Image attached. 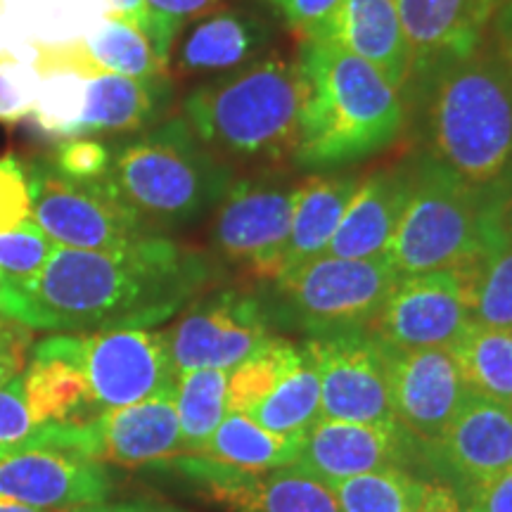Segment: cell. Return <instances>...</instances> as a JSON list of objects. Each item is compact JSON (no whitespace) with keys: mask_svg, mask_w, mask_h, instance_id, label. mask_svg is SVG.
Instances as JSON below:
<instances>
[{"mask_svg":"<svg viewBox=\"0 0 512 512\" xmlns=\"http://www.w3.org/2000/svg\"><path fill=\"white\" fill-rule=\"evenodd\" d=\"M112 475L105 463L57 448H19L0 456V496L43 510L105 503Z\"/></svg>","mask_w":512,"mask_h":512,"instance_id":"obj_18","label":"cell"},{"mask_svg":"<svg viewBox=\"0 0 512 512\" xmlns=\"http://www.w3.org/2000/svg\"><path fill=\"white\" fill-rule=\"evenodd\" d=\"M411 188V157L363 174L325 254L337 259H373L387 254Z\"/></svg>","mask_w":512,"mask_h":512,"instance_id":"obj_21","label":"cell"},{"mask_svg":"<svg viewBox=\"0 0 512 512\" xmlns=\"http://www.w3.org/2000/svg\"><path fill=\"white\" fill-rule=\"evenodd\" d=\"M273 41V24L266 17L245 8L211 10L195 19L183 36L176 53V72L190 76H214L238 72L249 62L268 53Z\"/></svg>","mask_w":512,"mask_h":512,"instance_id":"obj_24","label":"cell"},{"mask_svg":"<svg viewBox=\"0 0 512 512\" xmlns=\"http://www.w3.org/2000/svg\"><path fill=\"white\" fill-rule=\"evenodd\" d=\"M425 484L401 467L366 472L325 484L342 512H418Z\"/></svg>","mask_w":512,"mask_h":512,"instance_id":"obj_34","label":"cell"},{"mask_svg":"<svg viewBox=\"0 0 512 512\" xmlns=\"http://www.w3.org/2000/svg\"><path fill=\"white\" fill-rule=\"evenodd\" d=\"M74 512H178L171 508H162V505L145 503V501H128V503H98V505H86Z\"/></svg>","mask_w":512,"mask_h":512,"instance_id":"obj_48","label":"cell"},{"mask_svg":"<svg viewBox=\"0 0 512 512\" xmlns=\"http://www.w3.org/2000/svg\"><path fill=\"white\" fill-rule=\"evenodd\" d=\"M3 290H5V275L0 271V297H3Z\"/></svg>","mask_w":512,"mask_h":512,"instance_id":"obj_50","label":"cell"},{"mask_svg":"<svg viewBox=\"0 0 512 512\" xmlns=\"http://www.w3.org/2000/svg\"><path fill=\"white\" fill-rule=\"evenodd\" d=\"M22 387L31 418L38 425H79L98 415L79 366L64 356L48 335L31 344Z\"/></svg>","mask_w":512,"mask_h":512,"instance_id":"obj_27","label":"cell"},{"mask_svg":"<svg viewBox=\"0 0 512 512\" xmlns=\"http://www.w3.org/2000/svg\"><path fill=\"white\" fill-rule=\"evenodd\" d=\"M302 361V347H294L287 339L273 337L264 349L228 370L226 411L247 415L266 396H271L294 368L302 366Z\"/></svg>","mask_w":512,"mask_h":512,"instance_id":"obj_35","label":"cell"},{"mask_svg":"<svg viewBox=\"0 0 512 512\" xmlns=\"http://www.w3.org/2000/svg\"><path fill=\"white\" fill-rule=\"evenodd\" d=\"M256 3L266 5L287 29L299 38H306L337 10L342 0H256Z\"/></svg>","mask_w":512,"mask_h":512,"instance_id":"obj_42","label":"cell"},{"mask_svg":"<svg viewBox=\"0 0 512 512\" xmlns=\"http://www.w3.org/2000/svg\"><path fill=\"white\" fill-rule=\"evenodd\" d=\"M304 351V349H302ZM320 415V380L313 363L306 358L271 396L247 413L256 425L287 437H306Z\"/></svg>","mask_w":512,"mask_h":512,"instance_id":"obj_33","label":"cell"},{"mask_svg":"<svg viewBox=\"0 0 512 512\" xmlns=\"http://www.w3.org/2000/svg\"><path fill=\"white\" fill-rule=\"evenodd\" d=\"M107 5L112 8V15L124 19V22L133 24L138 31H143V36L150 41L155 36V19H152V12L147 8L145 0H107Z\"/></svg>","mask_w":512,"mask_h":512,"instance_id":"obj_46","label":"cell"},{"mask_svg":"<svg viewBox=\"0 0 512 512\" xmlns=\"http://www.w3.org/2000/svg\"><path fill=\"white\" fill-rule=\"evenodd\" d=\"M145 3L152 12V19H155L152 50L166 67H169L174 43L181 36L185 24L195 22V19L219 8V0H145Z\"/></svg>","mask_w":512,"mask_h":512,"instance_id":"obj_38","label":"cell"},{"mask_svg":"<svg viewBox=\"0 0 512 512\" xmlns=\"http://www.w3.org/2000/svg\"><path fill=\"white\" fill-rule=\"evenodd\" d=\"M470 325L456 271H430L401 275L366 330L389 349H448Z\"/></svg>","mask_w":512,"mask_h":512,"instance_id":"obj_15","label":"cell"},{"mask_svg":"<svg viewBox=\"0 0 512 512\" xmlns=\"http://www.w3.org/2000/svg\"><path fill=\"white\" fill-rule=\"evenodd\" d=\"M306 38L337 43L368 62L396 93L406 91L411 53L394 0H342Z\"/></svg>","mask_w":512,"mask_h":512,"instance_id":"obj_22","label":"cell"},{"mask_svg":"<svg viewBox=\"0 0 512 512\" xmlns=\"http://www.w3.org/2000/svg\"><path fill=\"white\" fill-rule=\"evenodd\" d=\"M384 356L394 420L408 437L432 448L467 396L456 358L446 347H384Z\"/></svg>","mask_w":512,"mask_h":512,"instance_id":"obj_16","label":"cell"},{"mask_svg":"<svg viewBox=\"0 0 512 512\" xmlns=\"http://www.w3.org/2000/svg\"><path fill=\"white\" fill-rule=\"evenodd\" d=\"M176 102L171 74L136 79L110 72L91 74L76 138L133 136L169 119Z\"/></svg>","mask_w":512,"mask_h":512,"instance_id":"obj_23","label":"cell"},{"mask_svg":"<svg viewBox=\"0 0 512 512\" xmlns=\"http://www.w3.org/2000/svg\"><path fill=\"white\" fill-rule=\"evenodd\" d=\"M31 221V195L24 159L15 152L0 157V233Z\"/></svg>","mask_w":512,"mask_h":512,"instance_id":"obj_41","label":"cell"},{"mask_svg":"<svg viewBox=\"0 0 512 512\" xmlns=\"http://www.w3.org/2000/svg\"><path fill=\"white\" fill-rule=\"evenodd\" d=\"M34 446L72 451L98 463L138 467L183 456L176 387L79 425H41ZM31 446V448H34Z\"/></svg>","mask_w":512,"mask_h":512,"instance_id":"obj_10","label":"cell"},{"mask_svg":"<svg viewBox=\"0 0 512 512\" xmlns=\"http://www.w3.org/2000/svg\"><path fill=\"white\" fill-rule=\"evenodd\" d=\"M302 349L320 380L318 420L396 422L389 401L387 356L366 328L309 337Z\"/></svg>","mask_w":512,"mask_h":512,"instance_id":"obj_13","label":"cell"},{"mask_svg":"<svg viewBox=\"0 0 512 512\" xmlns=\"http://www.w3.org/2000/svg\"><path fill=\"white\" fill-rule=\"evenodd\" d=\"M448 351L470 392L512 406V328L472 323Z\"/></svg>","mask_w":512,"mask_h":512,"instance_id":"obj_30","label":"cell"},{"mask_svg":"<svg viewBox=\"0 0 512 512\" xmlns=\"http://www.w3.org/2000/svg\"><path fill=\"white\" fill-rule=\"evenodd\" d=\"M48 337L79 366L98 415L176 387L178 373L164 332L128 328L50 332Z\"/></svg>","mask_w":512,"mask_h":512,"instance_id":"obj_9","label":"cell"},{"mask_svg":"<svg viewBox=\"0 0 512 512\" xmlns=\"http://www.w3.org/2000/svg\"><path fill=\"white\" fill-rule=\"evenodd\" d=\"M394 5L411 53V72L401 95L408 110L441 69L484 46L503 0H394Z\"/></svg>","mask_w":512,"mask_h":512,"instance_id":"obj_14","label":"cell"},{"mask_svg":"<svg viewBox=\"0 0 512 512\" xmlns=\"http://www.w3.org/2000/svg\"><path fill=\"white\" fill-rule=\"evenodd\" d=\"M420 150L489 200L512 197V81L489 38L408 105Z\"/></svg>","mask_w":512,"mask_h":512,"instance_id":"obj_3","label":"cell"},{"mask_svg":"<svg viewBox=\"0 0 512 512\" xmlns=\"http://www.w3.org/2000/svg\"><path fill=\"white\" fill-rule=\"evenodd\" d=\"M74 48L81 62L93 72L136 76V79L169 74V67L159 60L143 31L119 17L102 19Z\"/></svg>","mask_w":512,"mask_h":512,"instance_id":"obj_31","label":"cell"},{"mask_svg":"<svg viewBox=\"0 0 512 512\" xmlns=\"http://www.w3.org/2000/svg\"><path fill=\"white\" fill-rule=\"evenodd\" d=\"M489 43L512 81V0H503L489 29Z\"/></svg>","mask_w":512,"mask_h":512,"instance_id":"obj_45","label":"cell"},{"mask_svg":"<svg viewBox=\"0 0 512 512\" xmlns=\"http://www.w3.org/2000/svg\"><path fill=\"white\" fill-rule=\"evenodd\" d=\"M171 465L230 512H342L328 486L297 467L242 470L200 456L174 458Z\"/></svg>","mask_w":512,"mask_h":512,"instance_id":"obj_17","label":"cell"},{"mask_svg":"<svg viewBox=\"0 0 512 512\" xmlns=\"http://www.w3.org/2000/svg\"><path fill=\"white\" fill-rule=\"evenodd\" d=\"M0 512H74V510H43V508H34V505H24L0 496Z\"/></svg>","mask_w":512,"mask_h":512,"instance_id":"obj_49","label":"cell"},{"mask_svg":"<svg viewBox=\"0 0 512 512\" xmlns=\"http://www.w3.org/2000/svg\"><path fill=\"white\" fill-rule=\"evenodd\" d=\"M55 242L31 219L10 233H0V271L5 285H17L46 266L48 256L55 252Z\"/></svg>","mask_w":512,"mask_h":512,"instance_id":"obj_36","label":"cell"},{"mask_svg":"<svg viewBox=\"0 0 512 512\" xmlns=\"http://www.w3.org/2000/svg\"><path fill=\"white\" fill-rule=\"evenodd\" d=\"M110 152L102 181L157 235L202 219L235 181L233 166L214 155L183 117L121 138Z\"/></svg>","mask_w":512,"mask_h":512,"instance_id":"obj_5","label":"cell"},{"mask_svg":"<svg viewBox=\"0 0 512 512\" xmlns=\"http://www.w3.org/2000/svg\"><path fill=\"white\" fill-rule=\"evenodd\" d=\"M411 171V197L384 256L401 275L453 271L477 252L484 223L501 202L460 181L420 147Z\"/></svg>","mask_w":512,"mask_h":512,"instance_id":"obj_6","label":"cell"},{"mask_svg":"<svg viewBox=\"0 0 512 512\" xmlns=\"http://www.w3.org/2000/svg\"><path fill=\"white\" fill-rule=\"evenodd\" d=\"M408 434L399 422L318 420L306 434L297 470L330 484L366 472L401 467L408 463Z\"/></svg>","mask_w":512,"mask_h":512,"instance_id":"obj_19","label":"cell"},{"mask_svg":"<svg viewBox=\"0 0 512 512\" xmlns=\"http://www.w3.org/2000/svg\"><path fill=\"white\" fill-rule=\"evenodd\" d=\"M297 183L283 176H254L230 183L216 204L211 247L249 278L273 283L283 271Z\"/></svg>","mask_w":512,"mask_h":512,"instance_id":"obj_11","label":"cell"},{"mask_svg":"<svg viewBox=\"0 0 512 512\" xmlns=\"http://www.w3.org/2000/svg\"><path fill=\"white\" fill-rule=\"evenodd\" d=\"M41 86V72L34 64L0 57V124H19L31 117Z\"/></svg>","mask_w":512,"mask_h":512,"instance_id":"obj_39","label":"cell"},{"mask_svg":"<svg viewBox=\"0 0 512 512\" xmlns=\"http://www.w3.org/2000/svg\"><path fill=\"white\" fill-rule=\"evenodd\" d=\"M211 278L200 249L166 235L95 252L55 247L34 278L5 285L0 313L34 332L152 328L176 318Z\"/></svg>","mask_w":512,"mask_h":512,"instance_id":"obj_1","label":"cell"},{"mask_svg":"<svg viewBox=\"0 0 512 512\" xmlns=\"http://www.w3.org/2000/svg\"><path fill=\"white\" fill-rule=\"evenodd\" d=\"M299 140L292 164L342 171L392 147L406 131L401 95L368 62L320 38H299Z\"/></svg>","mask_w":512,"mask_h":512,"instance_id":"obj_2","label":"cell"},{"mask_svg":"<svg viewBox=\"0 0 512 512\" xmlns=\"http://www.w3.org/2000/svg\"><path fill=\"white\" fill-rule=\"evenodd\" d=\"M31 195V219L67 249H119L157 235L121 202L105 181L76 183L60 176L46 155L24 159Z\"/></svg>","mask_w":512,"mask_h":512,"instance_id":"obj_8","label":"cell"},{"mask_svg":"<svg viewBox=\"0 0 512 512\" xmlns=\"http://www.w3.org/2000/svg\"><path fill=\"white\" fill-rule=\"evenodd\" d=\"M34 339V330L0 313V387L22 373Z\"/></svg>","mask_w":512,"mask_h":512,"instance_id":"obj_43","label":"cell"},{"mask_svg":"<svg viewBox=\"0 0 512 512\" xmlns=\"http://www.w3.org/2000/svg\"><path fill=\"white\" fill-rule=\"evenodd\" d=\"M453 271L472 323L512 328V197L491 209L477 252Z\"/></svg>","mask_w":512,"mask_h":512,"instance_id":"obj_25","label":"cell"},{"mask_svg":"<svg viewBox=\"0 0 512 512\" xmlns=\"http://www.w3.org/2000/svg\"><path fill=\"white\" fill-rule=\"evenodd\" d=\"M41 86L31 110V119L46 136L67 140L76 138L79 121L86 105V86L93 69L79 60L74 46L55 53H41L38 60Z\"/></svg>","mask_w":512,"mask_h":512,"instance_id":"obj_28","label":"cell"},{"mask_svg":"<svg viewBox=\"0 0 512 512\" xmlns=\"http://www.w3.org/2000/svg\"><path fill=\"white\" fill-rule=\"evenodd\" d=\"M467 512H512V465L470 491Z\"/></svg>","mask_w":512,"mask_h":512,"instance_id":"obj_44","label":"cell"},{"mask_svg":"<svg viewBox=\"0 0 512 512\" xmlns=\"http://www.w3.org/2000/svg\"><path fill=\"white\" fill-rule=\"evenodd\" d=\"M55 171L69 181L93 183L102 181L110 169V145L98 138H67L46 155Z\"/></svg>","mask_w":512,"mask_h":512,"instance_id":"obj_37","label":"cell"},{"mask_svg":"<svg viewBox=\"0 0 512 512\" xmlns=\"http://www.w3.org/2000/svg\"><path fill=\"white\" fill-rule=\"evenodd\" d=\"M401 273L387 256L337 259L316 256L280 273L271 283L266 311L271 320L309 337L363 330L399 283Z\"/></svg>","mask_w":512,"mask_h":512,"instance_id":"obj_7","label":"cell"},{"mask_svg":"<svg viewBox=\"0 0 512 512\" xmlns=\"http://www.w3.org/2000/svg\"><path fill=\"white\" fill-rule=\"evenodd\" d=\"M430 451L467 491L489 482L512 465V406L467 389L456 418Z\"/></svg>","mask_w":512,"mask_h":512,"instance_id":"obj_20","label":"cell"},{"mask_svg":"<svg viewBox=\"0 0 512 512\" xmlns=\"http://www.w3.org/2000/svg\"><path fill=\"white\" fill-rule=\"evenodd\" d=\"M181 110L195 136L223 162H292L299 140L297 62L264 53L238 72L192 88Z\"/></svg>","mask_w":512,"mask_h":512,"instance_id":"obj_4","label":"cell"},{"mask_svg":"<svg viewBox=\"0 0 512 512\" xmlns=\"http://www.w3.org/2000/svg\"><path fill=\"white\" fill-rule=\"evenodd\" d=\"M418 512H463L460 510L458 496L453 489L444 484H425V496H422Z\"/></svg>","mask_w":512,"mask_h":512,"instance_id":"obj_47","label":"cell"},{"mask_svg":"<svg viewBox=\"0 0 512 512\" xmlns=\"http://www.w3.org/2000/svg\"><path fill=\"white\" fill-rule=\"evenodd\" d=\"M176 373L233 370L275 337L266 306L240 290L202 292L164 332Z\"/></svg>","mask_w":512,"mask_h":512,"instance_id":"obj_12","label":"cell"},{"mask_svg":"<svg viewBox=\"0 0 512 512\" xmlns=\"http://www.w3.org/2000/svg\"><path fill=\"white\" fill-rule=\"evenodd\" d=\"M228 370H185L176 380V411L181 422L183 456H197L226 418Z\"/></svg>","mask_w":512,"mask_h":512,"instance_id":"obj_32","label":"cell"},{"mask_svg":"<svg viewBox=\"0 0 512 512\" xmlns=\"http://www.w3.org/2000/svg\"><path fill=\"white\" fill-rule=\"evenodd\" d=\"M361 181L363 174L342 169L316 171L297 183L290 240H287L280 273L325 254Z\"/></svg>","mask_w":512,"mask_h":512,"instance_id":"obj_26","label":"cell"},{"mask_svg":"<svg viewBox=\"0 0 512 512\" xmlns=\"http://www.w3.org/2000/svg\"><path fill=\"white\" fill-rule=\"evenodd\" d=\"M306 437H287L256 425L245 413H226L197 456L242 470H278L297 465Z\"/></svg>","mask_w":512,"mask_h":512,"instance_id":"obj_29","label":"cell"},{"mask_svg":"<svg viewBox=\"0 0 512 512\" xmlns=\"http://www.w3.org/2000/svg\"><path fill=\"white\" fill-rule=\"evenodd\" d=\"M38 430L41 425L31 418L19 373L15 380L0 387V456L34 446Z\"/></svg>","mask_w":512,"mask_h":512,"instance_id":"obj_40","label":"cell"}]
</instances>
